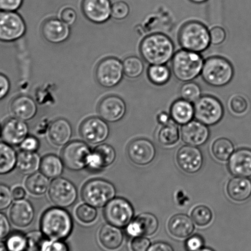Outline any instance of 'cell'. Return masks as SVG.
Returning a JSON list of instances; mask_svg holds the SVG:
<instances>
[{"label": "cell", "instance_id": "1", "mask_svg": "<svg viewBox=\"0 0 251 251\" xmlns=\"http://www.w3.org/2000/svg\"><path fill=\"white\" fill-rule=\"evenodd\" d=\"M141 56L151 65H165L175 54V46L169 36L154 33L144 38L140 47Z\"/></svg>", "mask_w": 251, "mask_h": 251}, {"label": "cell", "instance_id": "2", "mask_svg": "<svg viewBox=\"0 0 251 251\" xmlns=\"http://www.w3.org/2000/svg\"><path fill=\"white\" fill-rule=\"evenodd\" d=\"M41 230L44 235L52 240H62L72 233V216L64 208L53 207L46 210L41 219Z\"/></svg>", "mask_w": 251, "mask_h": 251}, {"label": "cell", "instance_id": "3", "mask_svg": "<svg viewBox=\"0 0 251 251\" xmlns=\"http://www.w3.org/2000/svg\"><path fill=\"white\" fill-rule=\"evenodd\" d=\"M203 64L204 60L199 53L180 50L172 58V73L180 81H192L201 75Z\"/></svg>", "mask_w": 251, "mask_h": 251}, {"label": "cell", "instance_id": "4", "mask_svg": "<svg viewBox=\"0 0 251 251\" xmlns=\"http://www.w3.org/2000/svg\"><path fill=\"white\" fill-rule=\"evenodd\" d=\"M178 40L183 50L197 53L206 50L211 44L208 28L197 21L189 22L182 26Z\"/></svg>", "mask_w": 251, "mask_h": 251}, {"label": "cell", "instance_id": "5", "mask_svg": "<svg viewBox=\"0 0 251 251\" xmlns=\"http://www.w3.org/2000/svg\"><path fill=\"white\" fill-rule=\"evenodd\" d=\"M201 75L207 84L221 87L231 82L234 75V70L228 60L216 56L208 58L204 62Z\"/></svg>", "mask_w": 251, "mask_h": 251}, {"label": "cell", "instance_id": "6", "mask_svg": "<svg viewBox=\"0 0 251 251\" xmlns=\"http://www.w3.org/2000/svg\"><path fill=\"white\" fill-rule=\"evenodd\" d=\"M116 190L111 182L95 179L87 182L82 190V197L86 203L95 208L105 206L115 198Z\"/></svg>", "mask_w": 251, "mask_h": 251}, {"label": "cell", "instance_id": "7", "mask_svg": "<svg viewBox=\"0 0 251 251\" xmlns=\"http://www.w3.org/2000/svg\"><path fill=\"white\" fill-rule=\"evenodd\" d=\"M194 117L206 126H213L220 122L224 116V107L218 99L204 96L195 102Z\"/></svg>", "mask_w": 251, "mask_h": 251}, {"label": "cell", "instance_id": "8", "mask_svg": "<svg viewBox=\"0 0 251 251\" xmlns=\"http://www.w3.org/2000/svg\"><path fill=\"white\" fill-rule=\"evenodd\" d=\"M92 152L89 146L83 141H72L63 148L62 159L67 169L80 171L87 167Z\"/></svg>", "mask_w": 251, "mask_h": 251}, {"label": "cell", "instance_id": "9", "mask_svg": "<svg viewBox=\"0 0 251 251\" xmlns=\"http://www.w3.org/2000/svg\"><path fill=\"white\" fill-rule=\"evenodd\" d=\"M133 208L125 199L114 198L105 206L104 216L108 224L119 228L127 226L132 220Z\"/></svg>", "mask_w": 251, "mask_h": 251}, {"label": "cell", "instance_id": "10", "mask_svg": "<svg viewBox=\"0 0 251 251\" xmlns=\"http://www.w3.org/2000/svg\"><path fill=\"white\" fill-rule=\"evenodd\" d=\"M26 31L25 22L16 11H0V41L13 42Z\"/></svg>", "mask_w": 251, "mask_h": 251}, {"label": "cell", "instance_id": "11", "mask_svg": "<svg viewBox=\"0 0 251 251\" xmlns=\"http://www.w3.org/2000/svg\"><path fill=\"white\" fill-rule=\"evenodd\" d=\"M49 196L56 206L65 208L72 206L77 199L76 187L72 182L63 177L53 180L49 187Z\"/></svg>", "mask_w": 251, "mask_h": 251}, {"label": "cell", "instance_id": "12", "mask_svg": "<svg viewBox=\"0 0 251 251\" xmlns=\"http://www.w3.org/2000/svg\"><path fill=\"white\" fill-rule=\"evenodd\" d=\"M123 64L116 58H108L99 63L96 70L97 81L105 88L117 86L123 79Z\"/></svg>", "mask_w": 251, "mask_h": 251}, {"label": "cell", "instance_id": "13", "mask_svg": "<svg viewBox=\"0 0 251 251\" xmlns=\"http://www.w3.org/2000/svg\"><path fill=\"white\" fill-rule=\"evenodd\" d=\"M80 133L87 143L97 145L104 142L108 138L109 126L103 119L90 118L83 122Z\"/></svg>", "mask_w": 251, "mask_h": 251}, {"label": "cell", "instance_id": "14", "mask_svg": "<svg viewBox=\"0 0 251 251\" xmlns=\"http://www.w3.org/2000/svg\"><path fill=\"white\" fill-rule=\"evenodd\" d=\"M155 148L150 141L137 139L129 145L127 154L131 162L138 165H146L154 158Z\"/></svg>", "mask_w": 251, "mask_h": 251}, {"label": "cell", "instance_id": "15", "mask_svg": "<svg viewBox=\"0 0 251 251\" xmlns=\"http://www.w3.org/2000/svg\"><path fill=\"white\" fill-rule=\"evenodd\" d=\"M29 128L25 121L11 118L4 124L1 128L2 140L11 146L21 145L27 137Z\"/></svg>", "mask_w": 251, "mask_h": 251}, {"label": "cell", "instance_id": "16", "mask_svg": "<svg viewBox=\"0 0 251 251\" xmlns=\"http://www.w3.org/2000/svg\"><path fill=\"white\" fill-rule=\"evenodd\" d=\"M82 8L85 16L94 23L103 24L111 16L110 0H83Z\"/></svg>", "mask_w": 251, "mask_h": 251}, {"label": "cell", "instance_id": "17", "mask_svg": "<svg viewBox=\"0 0 251 251\" xmlns=\"http://www.w3.org/2000/svg\"><path fill=\"white\" fill-rule=\"evenodd\" d=\"M98 110L99 115L103 120L108 123H116L125 116L126 104L120 97L109 96L102 100Z\"/></svg>", "mask_w": 251, "mask_h": 251}, {"label": "cell", "instance_id": "18", "mask_svg": "<svg viewBox=\"0 0 251 251\" xmlns=\"http://www.w3.org/2000/svg\"><path fill=\"white\" fill-rule=\"evenodd\" d=\"M177 164L184 172L195 174L201 169L203 158L201 151L192 146H184L177 151Z\"/></svg>", "mask_w": 251, "mask_h": 251}, {"label": "cell", "instance_id": "19", "mask_svg": "<svg viewBox=\"0 0 251 251\" xmlns=\"http://www.w3.org/2000/svg\"><path fill=\"white\" fill-rule=\"evenodd\" d=\"M116 152L113 146L101 144L92 151L90 156L87 169L92 172H100L113 164Z\"/></svg>", "mask_w": 251, "mask_h": 251}, {"label": "cell", "instance_id": "20", "mask_svg": "<svg viewBox=\"0 0 251 251\" xmlns=\"http://www.w3.org/2000/svg\"><path fill=\"white\" fill-rule=\"evenodd\" d=\"M209 131L206 125L198 121H191L181 128L182 141L187 145L200 146L208 140Z\"/></svg>", "mask_w": 251, "mask_h": 251}, {"label": "cell", "instance_id": "21", "mask_svg": "<svg viewBox=\"0 0 251 251\" xmlns=\"http://www.w3.org/2000/svg\"><path fill=\"white\" fill-rule=\"evenodd\" d=\"M158 222L151 213H143L131 221L126 227L129 235L135 238L142 235L151 236L157 231Z\"/></svg>", "mask_w": 251, "mask_h": 251}, {"label": "cell", "instance_id": "22", "mask_svg": "<svg viewBox=\"0 0 251 251\" xmlns=\"http://www.w3.org/2000/svg\"><path fill=\"white\" fill-rule=\"evenodd\" d=\"M9 218L14 226L26 227L35 218V209L30 202L25 199L17 201L11 207Z\"/></svg>", "mask_w": 251, "mask_h": 251}, {"label": "cell", "instance_id": "23", "mask_svg": "<svg viewBox=\"0 0 251 251\" xmlns=\"http://www.w3.org/2000/svg\"><path fill=\"white\" fill-rule=\"evenodd\" d=\"M229 171L236 177L251 176V150L241 149L230 157Z\"/></svg>", "mask_w": 251, "mask_h": 251}, {"label": "cell", "instance_id": "24", "mask_svg": "<svg viewBox=\"0 0 251 251\" xmlns=\"http://www.w3.org/2000/svg\"><path fill=\"white\" fill-rule=\"evenodd\" d=\"M44 37L49 42L59 44L64 42L69 38V25L58 19H50L44 24L43 26Z\"/></svg>", "mask_w": 251, "mask_h": 251}, {"label": "cell", "instance_id": "25", "mask_svg": "<svg viewBox=\"0 0 251 251\" xmlns=\"http://www.w3.org/2000/svg\"><path fill=\"white\" fill-rule=\"evenodd\" d=\"M50 140L57 146L67 145L72 138L73 128L69 122L64 119L53 121L48 128Z\"/></svg>", "mask_w": 251, "mask_h": 251}, {"label": "cell", "instance_id": "26", "mask_svg": "<svg viewBox=\"0 0 251 251\" xmlns=\"http://www.w3.org/2000/svg\"><path fill=\"white\" fill-rule=\"evenodd\" d=\"M11 110L15 118L26 121L30 120L36 116L37 106L30 97L19 96L12 102Z\"/></svg>", "mask_w": 251, "mask_h": 251}, {"label": "cell", "instance_id": "27", "mask_svg": "<svg viewBox=\"0 0 251 251\" xmlns=\"http://www.w3.org/2000/svg\"><path fill=\"white\" fill-rule=\"evenodd\" d=\"M99 240L101 245L107 250H118L123 245L124 234L120 228L107 224L100 230Z\"/></svg>", "mask_w": 251, "mask_h": 251}, {"label": "cell", "instance_id": "28", "mask_svg": "<svg viewBox=\"0 0 251 251\" xmlns=\"http://www.w3.org/2000/svg\"><path fill=\"white\" fill-rule=\"evenodd\" d=\"M230 198L235 201H247L251 196V181L247 177H236L231 179L226 186Z\"/></svg>", "mask_w": 251, "mask_h": 251}, {"label": "cell", "instance_id": "29", "mask_svg": "<svg viewBox=\"0 0 251 251\" xmlns=\"http://www.w3.org/2000/svg\"><path fill=\"white\" fill-rule=\"evenodd\" d=\"M168 228L175 237L184 238L191 235L194 230V225L191 219L185 214H177L169 221Z\"/></svg>", "mask_w": 251, "mask_h": 251}, {"label": "cell", "instance_id": "30", "mask_svg": "<svg viewBox=\"0 0 251 251\" xmlns=\"http://www.w3.org/2000/svg\"><path fill=\"white\" fill-rule=\"evenodd\" d=\"M170 116L175 123L184 125L192 121L194 117V106L191 102L179 99L172 104Z\"/></svg>", "mask_w": 251, "mask_h": 251}, {"label": "cell", "instance_id": "31", "mask_svg": "<svg viewBox=\"0 0 251 251\" xmlns=\"http://www.w3.org/2000/svg\"><path fill=\"white\" fill-rule=\"evenodd\" d=\"M41 158L37 153L22 150L18 153L16 167L22 174L32 175L40 168Z\"/></svg>", "mask_w": 251, "mask_h": 251}, {"label": "cell", "instance_id": "32", "mask_svg": "<svg viewBox=\"0 0 251 251\" xmlns=\"http://www.w3.org/2000/svg\"><path fill=\"white\" fill-rule=\"evenodd\" d=\"M64 165L62 158L54 154H48L41 159L40 169L48 178L55 179L62 175Z\"/></svg>", "mask_w": 251, "mask_h": 251}, {"label": "cell", "instance_id": "33", "mask_svg": "<svg viewBox=\"0 0 251 251\" xmlns=\"http://www.w3.org/2000/svg\"><path fill=\"white\" fill-rule=\"evenodd\" d=\"M18 154L11 145L0 142V175L9 174L15 169Z\"/></svg>", "mask_w": 251, "mask_h": 251}, {"label": "cell", "instance_id": "34", "mask_svg": "<svg viewBox=\"0 0 251 251\" xmlns=\"http://www.w3.org/2000/svg\"><path fill=\"white\" fill-rule=\"evenodd\" d=\"M48 177L42 173H35L30 175L25 182V187L28 192L36 196H43L49 189Z\"/></svg>", "mask_w": 251, "mask_h": 251}, {"label": "cell", "instance_id": "35", "mask_svg": "<svg viewBox=\"0 0 251 251\" xmlns=\"http://www.w3.org/2000/svg\"><path fill=\"white\" fill-rule=\"evenodd\" d=\"M148 76L152 84L163 86L169 81L171 71L165 65H151L148 68Z\"/></svg>", "mask_w": 251, "mask_h": 251}, {"label": "cell", "instance_id": "36", "mask_svg": "<svg viewBox=\"0 0 251 251\" xmlns=\"http://www.w3.org/2000/svg\"><path fill=\"white\" fill-rule=\"evenodd\" d=\"M234 151L233 143L228 139L222 138L214 141L212 152L217 159L225 162L231 157Z\"/></svg>", "mask_w": 251, "mask_h": 251}, {"label": "cell", "instance_id": "37", "mask_svg": "<svg viewBox=\"0 0 251 251\" xmlns=\"http://www.w3.org/2000/svg\"><path fill=\"white\" fill-rule=\"evenodd\" d=\"M179 137L177 126L175 124L170 123L163 125L158 133V140L165 146L175 145L178 141Z\"/></svg>", "mask_w": 251, "mask_h": 251}, {"label": "cell", "instance_id": "38", "mask_svg": "<svg viewBox=\"0 0 251 251\" xmlns=\"http://www.w3.org/2000/svg\"><path fill=\"white\" fill-rule=\"evenodd\" d=\"M124 73L131 79H135L143 74L145 65L140 58L130 56L126 58L123 62Z\"/></svg>", "mask_w": 251, "mask_h": 251}, {"label": "cell", "instance_id": "39", "mask_svg": "<svg viewBox=\"0 0 251 251\" xmlns=\"http://www.w3.org/2000/svg\"><path fill=\"white\" fill-rule=\"evenodd\" d=\"M25 251H43L48 240L42 231H32L26 235Z\"/></svg>", "mask_w": 251, "mask_h": 251}, {"label": "cell", "instance_id": "40", "mask_svg": "<svg viewBox=\"0 0 251 251\" xmlns=\"http://www.w3.org/2000/svg\"><path fill=\"white\" fill-rule=\"evenodd\" d=\"M201 90L197 83L190 81L185 82L180 89V96L182 99L191 103H195L201 98Z\"/></svg>", "mask_w": 251, "mask_h": 251}, {"label": "cell", "instance_id": "41", "mask_svg": "<svg viewBox=\"0 0 251 251\" xmlns=\"http://www.w3.org/2000/svg\"><path fill=\"white\" fill-rule=\"evenodd\" d=\"M5 243L9 251H25L27 245L26 235L16 231L9 234Z\"/></svg>", "mask_w": 251, "mask_h": 251}, {"label": "cell", "instance_id": "42", "mask_svg": "<svg viewBox=\"0 0 251 251\" xmlns=\"http://www.w3.org/2000/svg\"><path fill=\"white\" fill-rule=\"evenodd\" d=\"M75 216L79 221L84 224H91L96 220L98 212L96 208L85 203L80 204L75 210Z\"/></svg>", "mask_w": 251, "mask_h": 251}, {"label": "cell", "instance_id": "43", "mask_svg": "<svg viewBox=\"0 0 251 251\" xmlns=\"http://www.w3.org/2000/svg\"><path fill=\"white\" fill-rule=\"evenodd\" d=\"M192 218L197 226H208L213 219V213L210 209L205 206L196 207L192 212Z\"/></svg>", "mask_w": 251, "mask_h": 251}, {"label": "cell", "instance_id": "44", "mask_svg": "<svg viewBox=\"0 0 251 251\" xmlns=\"http://www.w3.org/2000/svg\"><path fill=\"white\" fill-rule=\"evenodd\" d=\"M228 106L231 112L235 114L245 113L247 110L248 104L242 96L235 95L229 100Z\"/></svg>", "mask_w": 251, "mask_h": 251}, {"label": "cell", "instance_id": "45", "mask_svg": "<svg viewBox=\"0 0 251 251\" xmlns=\"http://www.w3.org/2000/svg\"><path fill=\"white\" fill-rule=\"evenodd\" d=\"M130 13V7L125 1H119L112 5L111 16L116 20H123Z\"/></svg>", "mask_w": 251, "mask_h": 251}, {"label": "cell", "instance_id": "46", "mask_svg": "<svg viewBox=\"0 0 251 251\" xmlns=\"http://www.w3.org/2000/svg\"><path fill=\"white\" fill-rule=\"evenodd\" d=\"M13 199L10 188L5 184H0V211L8 209Z\"/></svg>", "mask_w": 251, "mask_h": 251}, {"label": "cell", "instance_id": "47", "mask_svg": "<svg viewBox=\"0 0 251 251\" xmlns=\"http://www.w3.org/2000/svg\"><path fill=\"white\" fill-rule=\"evenodd\" d=\"M211 43L213 45H219L224 42L226 39L225 30L221 26H215L209 31Z\"/></svg>", "mask_w": 251, "mask_h": 251}, {"label": "cell", "instance_id": "48", "mask_svg": "<svg viewBox=\"0 0 251 251\" xmlns=\"http://www.w3.org/2000/svg\"><path fill=\"white\" fill-rule=\"evenodd\" d=\"M150 246V241L142 236L134 238L130 244L131 250L132 251H148Z\"/></svg>", "mask_w": 251, "mask_h": 251}, {"label": "cell", "instance_id": "49", "mask_svg": "<svg viewBox=\"0 0 251 251\" xmlns=\"http://www.w3.org/2000/svg\"><path fill=\"white\" fill-rule=\"evenodd\" d=\"M22 150L35 152L40 148V141L33 136H28L21 143Z\"/></svg>", "mask_w": 251, "mask_h": 251}, {"label": "cell", "instance_id": "50", "mask_svg": "<svg viewBox=\"0 0 251 251\" xmlns=\"http://www.w3.org/2000/svg\"><path fill=\"white\" fill-rule=\"evenodd\" d=\"M24 0H0V11H16L21 8Z\"/></svg>", "mask_w": 251, "mask_h": 251}, {"label": "cell", "instance_id": "51", "mask_svg": "<svg viewBox=\"0 0 251 251\" xmlns=\"http://www.w3.org/2000/svg\"><path fill=\"white\" fill-rule=\"evenodd\" d=\"M43 251H70L67 243L62 240H48Z\"/></svg>", "mask_w": 251, "mask_h": 251}, {"label": "cell", "instance_id": "52", "mask_svg": "<svg viewBox=\"0 0 251 251\" xmlns=\"http://www.w3.org/2000/svg\"><path fill=\"white\" fill-rule=\"evenodd\" d=\"M204 242L201 236L194 235L189 238L186 243V247L188 251H197L203 247Z\"/></svg>", "mask_w": 251, "mask_h": 251}, {"label": "cell", "instance_id": "53", "mask_svg": "<svg viewBox=\"0 0 251 251\" xmlns=\"http://www.w3.org/2000/svg\"><path fill=\"white\" fill-rule=\"evenodd\" d=\"M10 223L5 214L0 212V240H3L10 234Z\"/></svg>", "mask_w": 251, "mask_h": 251}, {"label": "cell", "instance_id": "54", "mask_svg": "<svg viewBox=\"0 0 251 251\" xmlns=\"http://www.w3.org/2000/svg\"><path fill=\"white\" fill-rule=\"evenodd\" d=\"M61 20L68 25H73L76 21L77 14L74 9L70 8L63 9L60 14Z\"/></svg>", "mask_w": 251, "mask_h": 251}, {"label": "cell", "instance_id": "55", "mask_svg": "<svg viewBox=\"0 0 251 251\" xmlns=\"http://www.w3.org/2000/svg\"><path fill=\"white\" fill-rule=\"evenodd\" d=\"M10 91V82L5 75L0 73V101L8 96Z\"/></svg>", "mask_w": 251, "mask_h": 251}, {"label": "cell", "instance_id": "56", "mask_svg": "<svg viewBox=\"0 0 251 251\" xmlns=\"http://www.w3.org/2000/svg\"><path fill=\"white\" fill-rule=\"evenodd\" d=\"M148 251H175L174 248L169 244L158 242L153 244Z\"/></svg>", "mask_w": 251, "mask_h": 251}, {"label": "cell", "instance_id": "57", "mask_svg": "<svg viewBox=\"0 0 251 251\" xmlns=\"http://www.w3.org/2000/svg\"><path fill=\"white\" fill-rule=\"evenodd\" d=\"M12 193H13V199L16 201L24 199L26 196L25 189L21 186L16 187Z\"/></svg>", "mask_w": 251, "mask_h": 251}, {"label": "cell", "instance_id": "58", "mask_svg": "<svg viewBox=\"0 0 251 251\" xmlns=\"http://www.w3.org/2000/svg\"><path fill=\"white\" fill-rule=\"evenodd\" d=\"M157 120L158 123L163 125L167 124L169 123L170 121V116L169 114L166 113H162L158 116Z\"/></svg>", "mask_w": 251, "mask_h": 251}, {"label": "cell", "instance_id": "59", "mask_svg": "<svg viewBox=\"0 0 251 251\" xmlns=\"http://www.w3.org/2000/svg\"><path fill=\"white\" fill-rule=\"evenodd\" d=\"M6 243L0 241V251H8Z\"/></svg>", "mask_w": 251, "mask_h": 251}, {"label": "cell", "instance_id": "60", "mask_svg": "<svg viewBox=\"0 0 251 251\" xmlns=\"http://www.w3.org/2000/svg\"><path fill=\"white\" fill-rule=\"evenodd\" d=\"M189 1L196 4H201L205 3L208 0H189Z\"/></svg>", "mask_w": 251, "mask_h": 251}, {"label": "cell", "instance_id": "61", "mask_svg": "<svg viewBox=\"0 0 251 251\" xmlns=\"http://www.w3.org/2000/svg\"><path fill=\"white\" fill-rule=\"evenodd\" d=\"M197 251H214L210 248H201Z\"/></svg>", "mask_w": 251, "mask_h": 251}, {"label": "cell", "instance_id": "62", "mask_svg": "<svg viewBox=\"0 0 251 251\" xmlns=\"http://www.w3.org/2000/svg\"><path fill=\"white\" fill-rule=\"evenodd\" d=\"M1 128H2V126H1V124H0V137H1Z\"/></svg>", "mask_w": 251, "mask_h": 251}]
</instances>
